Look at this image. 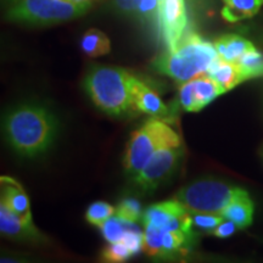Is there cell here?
Listing matches in <instances>:
<instances>
[{
    "instance_id": "cell-17",
    "label": "cell",
    "mask_w": 263,
    "mask_h": 263,
    "mask_svg": "<svg viewBox=\"0 0 263 263\" xmlns=\"http://www.w3.org/2000/svg\"><path fill=\"white\" fill-rule=\"evenodd\" d=\"M222 17L226 21L235 22L254 17L263 6V0H222Z\"/></svg>"
},
{
    "instance_id": "cell-10",
    "label": "cell",
    "mask_w": 263,
    "mask_h": 263,
    "mask_svg": "<svg viewBox=\"0 0 263 263\" xmlns=\"http://www.w3.org/2000/svg\"><path fill=\"white\" fill-rule=\"evenodd\" d=\"M132 94L134 111H140L151 116H163L168 114V107L161 100L159 94L137 77L133 80Z\"/></svg>"
},
{
    "instance_id": "cell-31",
    "label": "cell",
    "mask_w": 263,
    "mask_h": 263,
    "mask_svg": "<svg viewBox=\"0 0 263 263\" xmlns=\"http://www.w3.org/2000/svg\"><path fill=\"white\" fill-rule=\"evenodd\" d=\"M68 2L74 3V4L78 5H87V6H91V4L95 2V0H68Z\"/></svg>"
},
{
    "instance_id": "cell-4",
    "label": "cell",
    "mask_w": 263,
    "mask_h": 263,
    "mask_svg": "<svg viewBox=\"0 0 263 263\" xmlns=\"http://www.w3.org/2000/svg\"><path fill=\"white\" fill-rule=\"evenodd\" d=\"M89 8L68 0H20L6 9V20L32 26H51L80 17Z\"/></svg>"
},
{
    "instance_id": "cell-24",
    "label": "cell",
    "mask_w": 263,
    "mask_h": 263,
    "mask_svg": "<svg viewBox=\"0 0 263 263\" xmlns=\"http://www.w3.org/2000/svg\"><path fill=\"white\" fill-rule=\"evenodd\" d=\"M132 256H133V254H132V251L123 241L110 242V245L106 246L103 250V254H101V257H103L105 262L112 263L124 262L128 258H130Z\"/></svg>"
},
{
    "instance_id": "cell-20",
    "label": "cell",
    "mask_w": 263,
    "mask_h": 263,
    "mask_svg": "<svg viewBox=\"0 0 263 263\" xmlns=\"http://www.w3.org/2000/svg\"><path fill=\"white\" fill-rule=\"evenodd\" d=\"M136 228H138L136 223L124 221V219L120 218V217L116 215L110 217L103 226H100L101 233H103L104 238L106 239V241L108 242L121 241L128 230Z\"/></svg>"
},
{
    "instance_id": "cell-8",
    "label": "cell",
    "mask_w": 263,
    "mask_h": 263,
    "mask_svg": "<svg viewBox=\"0 0 263 263\" xmlns=\"http://www.w3.org/2000/svg\"><path fill=\"white\" fill-rule=\"evenodd\" d=\"M154 68L179 83L192 81L197 76L202 74V71L195 62L176 50H168L160 55L154 61Z\"/></svg>"
},
{
    "instance_id": "cell-3",
    "label": "cell",
    "mask_w": 263,
    "mask_h": 263,
    "mask_svg": "<svg viewBox=\"0 0 263 263\" xmlns=\"http://www.w3.org/2000/svg\"><path fill=\"white\" fill-rule=\"evenodd\" d=\"M180 144V137L170 124L155 118L146 121L130 136L123 160L124 168L136 176L157 151L179 147Z\"/></svg>"
},
{
    "instance_id": "cell-18",
    "label": "cell",
    "mask_w": 263,
    "mask_h": 263,
    "mask_svg": "<svg viewBox=\"0 0 263 263\" xmlns=\"http://www.w3.org/2000/svg\"><path fill=\"white\" fill-rule=\"evenodd\" d=\"M194 87H195V98L197 111L202 110L210 103H212L219 95L224 94L223 88L213 80L211 76L202 73L194 78Z\"/></svg>"
},
{
    "instance_id": "cell-15",
    "label": "cell",
    "mask_w": 263,
    "mask_h": 263,
    "mask_svg": "<svg viewBox=\"0 0 263 263\" xmlns=\"http://www.w3.org/2000/svg\"><path fill=\"white\" fill-rule=\"evenodd\" d=\"M255 205L252 202L249 193L242 194L236 197L234 201H232L228 206L223 210L221 215L226 219H229L235 223L239 229H245L252 224L254 221Z\"/></svg>"
},
{
    "instance_id": "cell-6",
    "label": "cell",
    "mask_w": 263,
    "mask_h": 263,
    "mask_svg": "<svg viewBox=\"0 0 263 263\" xmlns=\"http://www.w3.org/2000/svg\"><path fill=\"white\" fill-rule=\"evenodd\" d=\"M180 155H182L180 146L159 150L136 174V183L145 192L155 190L164 179L168 178L178 163Z\"/></svg>"
},
{
    "instance_id": "cell-26",
    "label": "cell",
    "mask_w": 263,
    "mask_h": 263,
    "mask_svg": "<svg viewBox=\"0 0 263 263\" xmlns=\"http://www.w3.org/2000/svg\"><path fill=\"white\" fill-rule=\"evenodd\" d=\"M186 235L183 230H163V256L179 251L186 241Z\"/></svg>"
},
{
    "instance_id": "cell-21",
    "label": "cell",
    "mask_w": 263,
    "mask_h": 263,
    "mask_svg": "<svg viewBox=\"0 0 263 263\" xmlns=\"http://www.w3.org/2000/svg\"><path fill=\"white\" fill-rule=\"evenodd\" d=\"M143 251L146 255L157 257L163 256V230L155 226L145 224Z\"/></svg>"
},
{
    "instance_id": "cell-2",
    "label": "cell",
    "mask_w": 263,
    "mask_h": 263,
    "mask_svg": "<svg viewBox=\"0 0 263 263\" xmlns=\"http://www.w3.org/2000/svg\"><path fill=\"white\" fill-rule=\"evenodd\" d=\"M134 76L121 67L94 66L84 78V88L101 111L112 116L133 110Z\"/></svg>"
},
{
    "instance_id": "cell-29",
    "label": "cell",
    "mask_w": 263,
    "mask_h": 263,
    "mask_svg": "<svg viewBox=\"0 0 263 263\" xmlns=\"http://www.w3.org/2000/svg\"><path fill=\"white\" fill-rule=\"evenodd\" d=\"M121 241H123L124 244L128 246V249L130 250L132 254L137 255L138 252L143 250L144 246V233H141L139 230V227L136 229L128 230L124 234Z\"/></svg>"
},
{
    "instance_id": "cell-19",
    "label": "cell",
    "mask_w": 263,
    "mask_h": 263,
    "mask_svg": "<svg viewBox=\"0 0 263 263\" xmlns=\"http://www.w3.org/2000/svg\"><path fill=\"white\" fill-rule=\"evenodd\" d=\"M81 49L87 57L100 58L111 51V42L104 32L91 28L88 29L82 37Z\"/></svg>"
},
{
    "instance_id": "cell-12",
    "label": "cell",
    "mask_w": 263,
    "mask_h": 263,
    "mask_svg": "<svg viewBox=\"0 0 263 263\" xmlns=\"http://www.w3.org/2000/svg\"><path fill=\"white\" fill-rule=\"evenodd\" d=\"M206 73L216 80L226 93L246 82L244 70L238 62L226 61L219 57L212 62Z\"/></svg>"
},
{
    "instance_id": "cell-30",
    "label": "cell",
    "mask_w": 263,
    "mask_h": 263,
    "mask_svg": "<svg viewBox=\"0 0 263 263\" xmlns=\"http://www.w3.org/2000/svg\"><path fill=\"white\" fill-rule=\"evenodd\" d=\"M238 229L239 228L236 227L235 223H233L232 221H229V219L224 218V221L219 223V224L212 230V234L219 239H226V238H229V236H232Z\"/></svg>"
},
{
    "instance_id": "cell-16",
    "label": "cell",
    "mask_w": 263,
    "mask_h": 263,
    "mask_svg": "<svg viewBox=\"0 0 263 263\" xmlns=\"http://www.w3.org/2000/svg\"><path fill=\"white\" fill-rule=\"evenodd\" d=\"M215 48L219 58L230 62H238L246 52L255 50L251 42L236 34H227L215 42Z\"/></svg>"
},
{
    "instance_id": "cell-25",
    "label": "cell",
    "mask_w": 263,
    "mask_h": 263,
    "mask_svg": "<svg viewBox=\"0 0 263 263\" xmlns=\"http://www.w3.org/2000/svg\"><path fill=\"white\" fill-rule=\"evenodd\" d=\"M115 215L124 221L136 223L141 217V205L136 199H124L118 203Z\"/></svg>"
},
{
    "instance_id": "cell-23",
    "label": "cell",
    "mask_w": 263,
    "mask_h": 263,
    "mask_svg": "<svg viewBox=\"0 0 263 263\" xmlns=\"http://www.w3.org/2000/svg\"><path fill=\"white\" fill-rule=\"evenodd\" d=\"M115 212H116V209L112 205L104 201H97L88 207L87 212H85V218L90 224L100 227L110 217H112Z\"/></svg>"
},
{
    "instance_id": "cell-33",
    "label": "cell",
    "mask_w": 263,
    "mask_h": 263,
    "mask_svg": "<svg viewBox=\"0 0 263 263\" xmlns=\"http://www.w3.org/2000/svg\"><path fill=\"white\" fill-rule=\"evenodd\" d=\"M258 155H259V157H261V160H262V162H263V144H262V146L259 147Z\"/></svg>"
},
{
    "instance_id": "cell-14",
    "label": "cell",
    "mask_w": 263,
    "mask_h": 263,
    "mask_svg": "<svg viewBox=\"0 0 263 263\" xmlns=\"http://www.w3.org/2000/svg\"><path fill=\"white\" fill-rule=\"evenodd\" d=\"M161 0H115V8L121 14L145 22L159 21Z\"/></svg>"
},
{
    "instance_id": "cell-5",
    "label": "cell",
    "mask_w": 263,
    "mask_h": 263,
    "mask_svg": "<svg viewBox=\"0 0 263 263\" xmlns=\"http://www.w3.org/2000/svg\"><path fill=\"white\" fill-rule=\"evenodd\" d=\"M248 193L221 180H197L177 194L176 199L189 213H222L236 197Z\"/></svg>"
},
{
    "instance_id": "cell-7",
    "label": "cell",
    "mask_w": 263,
    "mask_h": 263,
    "mask_svg": "<svg viewBox=\"0 0 263 263\" xmlns=\"http://www.w3.org/2000/svg\"><path fill=\"white\" fill-rule=\"evenodd\" d=\"M159 24L168 50H173L188 25L185 0H161Z\"/></svg>"
},
{
    "instance_id": "cell-11",
    "label": "cell",
    "mask_w": 263,
    "mask_h": 263,
    "mask_svg": "<svg viewBox=\"0 0 263 263\" xmlns=\"http://www.w3.org/2000/svg\"><path fill=\"white\" fill-rule=\"evenodd\" d=\"M0 230L2 234L15 240H38L42 238L34 224H28L0 202Z\"/></svg>"
},
{
    "instance_id": "cell-27",
    "label": "cell",
    "mask_w": 263,
    "mask_h": 263,
    "mask_svg": "<svg viewBox=\"0 0 263 263\" xmlns=\"http://www.w3.org/2000/svg\"><path fill=\"white\" fill-rule=\"evenodd\" d=\"M179 99L184 110L188 111V112H199L196 105L194 80L182 83L179 88Z\"/></svg>"
},
{
    "instance_id": "cell-9",
    "label": "cell",
    "mask_w": 263,
    "mask_h": 263,
    "mask_svg": "<svg viewBox=\"0 0 263 263\" xmlns=\"http://www.w3.org/2000/svg\"><path fill=\"white\" fill-rule=\"evenodd\" d=\"M2 186V201L11 212L17 215L22 221L33 226L29 199L25 189L17 180L3 176L0 178Z\"/></svg>"
},
{
    "instance_id": "cell-28",
    "label": "cell",
    "mask_w": 263,
    "mask_h": 263,
    "mask_svg": "<svg viewBox=\"0 0 263 263\" xmlns=\"http://www.w3.org/2000/svg\"><path fill=\"white\" fill-rule=\"evenodd\" d=\"M193 224L202 230H213L224 221L221 213H192Z\"/></svg>"
},
{
    "instance_id": "cell-22",
    "label": "cell",
    "mask_w": 263,
    "mask_h": 263,
    "mask_svg": "<svg viewBox=\"0 0 263 263\" xmlns=\"http://www.w3.org/2000/svg\"><path fill=\"white\" fill-rule=\"evenodd\" d=\"M238 64L244 70L246 81L263 77V54L257 49L242 55Z\"/></svg>"
},
{
    "instance_id": "cell-32",
    "label": "cell",
    "mask_w": 263,
    "mask_h": 263,
    "mask_svg": "<svg viewBox=\"0 0 263 263\" xmlns=\"http://www.w3.org/2000/svg\"><path fill=\"white\" fill-rule=\"evenodd\" d=\"M17 2H20V0H2L3 5H4L6 9H8L9 6H11V5L16 4V3H17Z\"/></svg>"
},
{
    "instance_id": "cell-1",
    "label": "cell",
    "mask_w": 263,
    "mask_h": 263,
    "mask_svg": "<svg viewBox=\"0 0 263 263\" xmlns=\"http://www.w3.org/2000/svg\"><path fill=\"white\" fill-rule=\"evenodd\" d=\"M4 132L16 153L34 157L50 147L58 133V120L41 105H20L6 115Z\"/></svg>"
},
{
    "instance_id": "cell-13",
    "label": "cell",
    "mask_w": 263,
    "mask_h": 263,
    "mask_svg": "<svg viewBox=\"0 0 263 263\" xmlns=\"http://www.w3.org/2000/svg\"><path fill=\"white\" fill-rule=\"evenodd\" d=\"M185 213H188L185 207L178 200L174 199L147 207V210L143 215V221L144 224L155 226L163 230L164 227L168 224L173 218L182 217Z\"/></svg>"
}]
</instances>
